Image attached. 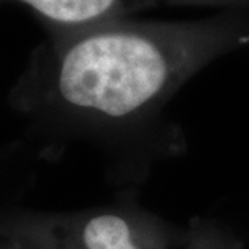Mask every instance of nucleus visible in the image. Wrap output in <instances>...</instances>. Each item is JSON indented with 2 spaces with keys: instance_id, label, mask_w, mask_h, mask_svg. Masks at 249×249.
Listing matches in <instances>:
<instances>
[{
  "instance_id": "nucleus-1",
  "label": "nucleus",
  "mask_w": 249,
  "mask_h": 249,
  "mask_svg": "<svg viewBox=\"0 0 249 249\" xmlns=\"http://www.w3.org/2000/svg\"><path fill=\"white\" fill-rule=\"evenodd\" d=\"M83 245L86 249H139L128 223L117 215L91 218L83 230Z\"/></svg>"
}]
</instances>
